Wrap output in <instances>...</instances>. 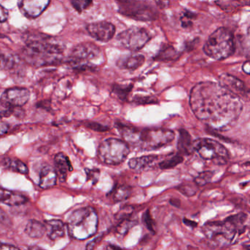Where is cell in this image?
<instances>
[{
    "instance_id": "10",
    "label": "cell",
    "mask_w": 250,
    "mask_h": 250,
    "mask_svg": "<svg viewBox=\"0 0 250 250\" xmlns=\"http://www.w3.org/2000/svg\"><path fill=\"white\" fill-rule=\"evenodd\" d=\"M150 39V35L146 30L137 27L124 30L117 38L118 43L122 47L134 52L144 47Z\"/></svg>"
},
{
    "instance_id": "9",
    "label": "cell",
    "mask_w": 250,
    "mask_h": 250,
    "mask_svg": "<svg viewBox=\"0 0 250 250\" xmlns=\"http://www.w3.org/2000/svg\"><path fill=\"white\" fill-rule=\"evenodd\" d=\"M203 232L209 242L215 247H222L233 244L236 232L224 222H207L203 226Z\"/></svg>"
},
{
    "instance_id": "34",
    "label": "cell",
    "mask_w": 250,
    "mask_h": 250,
    "mask_svg": "<svg viewBox=\"0 0 250 250\" xmlns=\"http://www.w3.org/2000/svg\"><path fill=\"white\" fill-rule=\"evenodd\" d=\"M143 219L146 228L149 230L151 231L153 233H155L156 232V222H155L154 219L152 217L150 210H147L145 212L144 214H143Z\"/></svg>"
},
{
    "instance_id": "38",
    "label": "cell",
    "mask_w": 250,
    "mask_h": 250,
    "mask_svg": "<svg viewBox=\"0 0 250 250\" xmlns=\"http://www.w3.org/2000/svg\"><path fill=\"white\" fill-rule=\"evenodd\" d=\"M86 173H87V181H91L93 184H96L99 181V175H100V171L98 169H86Z\"/></svg>"
},
{
    "instance_id": "7",
    "label": "cell",
    "mask_w": 250,
    "mask_h": 250,
    "mask_svg": "<svg viewBox=\"0 0 250 250\" xmlns=\"http://www.w3.org/2000/svg\"><path fill=\"white\" fill-rule=\"evenodd\" d=\"M129 150L128 144L124 140L109 138L99 146L98 156L102 163L115 166L126 159Z\"/></svg>"
},
{
    "instance_id": "29",
    "label": "cell",
    "mask_w": 250,
    "mask_h": 250,
    "mask_svg": "<svg viewBox=\"0 0 250 250\" xmlns=\"http://www.w3.org/2000/svg\"><path fill=\"white\" fill-rule=\"evenodd\" d=\"M131 194V188L127 186H121L115 189L114 200L115 202H121L126 200Z\"/></svg>"
},
{
    "instance_id": "27",
    "label": "cell",
    "mask_w": 250,
    "mask_h": 250,
    "mask_svg": "<svg viewBox=\"0 0 250 250\" xmlns=\"http://www.w3.org/2000/svg\"><path fill=\"white\" fill-rule=\"evenodd\" d=\"M118 220H119V222L115 228V232L121 235H125L129 230L130 228L135 225L134 221L130 219V217L123 218Z\"/></svg>"
},
{
    "instance_id": "28",
    "label": "cell",
    "mask_w": 250,
    "mask_h": 250,
    "mask_svg": "<svg viewBox=\"0 0 250 250\" xmlns=\"http://www.w3.org/2000/svg\"><path fill=\"white\" fill-rule=\"evenodd\" d=\"M133 86L131 84L129 85H119V84H115L113 87L114 94L121 101H125L131 91Z\"/></svg>"
},
{
    "instance_id": "39",
    "label": "cell",
    "mask_w": 250,
    "mask_h": 250,
    "mask_svg": "<svg viewBox=\"0 0 250 250\" xmlns=\"http://www.w3.org/2000/svg\"><path fill=\"white\" fill-rule=\"evenodd\" d=\"M86 126L93 131H99V132H104V131H108L109 128L106 125H102V124H99L96 122H87L85 124Z\"/></svg>"
},
{
    "instance_id": "22",
    "label": "cell",
    "mask_w": 250,
    "mask_h": 250,
    "mask_svg": "<svg viewBox=\"0 0 250 250\" xmlns=\"http://www.w3.org/2000/svg\"><path fill=\"white\" fill-rule=\"evenodd\" d=\"M178 149L181 155L192 154L194 152L193 141L189 133L185 129L179 130V138L178 141Z\"/></svg>"
},
{
    "instance_id": "1",
    "label": "cell",
    "mask_w": 250,
    "mask_h": 250,
    "mask_svg": "<svg viewBox=\"0 0 250 250\" xmlns=\"http://www.w3.org/2000/svg\"><path fill=\"white\" fill-rule=\"evenodd\" d=\"M190 106L199 120L218 131L232 128L243 109L238 96L221 84L210 82L200 83L193 87Z\"/></svg>"
},
{
    "instance_id": "42",
    "label": "cell",
    "mask_w": 250,
    "mask_h": 250,
    "mask_svg": "<svg viewBox=\"0 0 250 250\" xmlns=\"http://www.w3.org/2000/svg\"><path fill=\"white\" fill-rule=\"evenodd\" d=\"M9 129V125L6 123L0 121V137L5 134Z\"/></svg>"
},
{
    "instance_id": "32",
    "label": "cell",
    "mask_w": 250,
    "mask_h": 250,
    "mask_svg": "<svg viewBox=\"0 0 250 250\" xmlns=\"http://www.w3.org/2000/svg\"><path fill=\"white\" fill-rule=\"evenodd\" d=\"M213 176V172L211 171H204V172H200L198 176L194 180V182L197 186L203 187L206 185L211 181Z\"/></svg>"
},
{
    "instance_id": "41",
    "label": "cell",
    "mask_w": 250,
    "mask_h": 250,
    "mask_svg": "<svg viewBox=\"0 0 250 250\" xmlns=\"http://www.w3.org/2000/svg\"><path fill=\"white\" fill-rule=\"evenodd\" d=\"M9 17V13L6 8L0 5V22H5Z\"/></svg>"
},
{
    "instance_id": "5",
    "label": "cell",
    "mask_w": 250,
    "mask_h": 250,
    "mask_svg": "<svg viewBox=\"0 0 250 250\" xmlns=\"http://www.w3.org/2000/svg\"><path fill=\"white\" fill-rule=\"evenodd\" d=\"M103 62L104 55L102 49L90 42L77 45L68 58V62L71 68L78 71L94 69Z\"/></svg>"
},
{
    "instance_id": "49",
    "label": "cell",
    "mask_w": 250,
    "mask_h": 250,
    "mask_svg": "<svg viewBox=\"0 0 250 250\" xmlns=\"http://www.w3.org/2000/svg\"><path fill=\"white\" fill-rule=\"evenodd\" d=\"M158 5H160L161 7H165L168 5L169 0H156Z\"/></svg>"
},
{
    "instance_id": "40",
    "label": "cell",
    "mask_w": 250,
    "mask_h": 250,
    "mask_svg": "<svg viewBox=\"0 0 250 250\" xmlns=\"http://www.w3.org/2000/svg\"><path fill=\"white\" fill-rule=\"evenodd\" d=\"M0 222L6 226H11L12 225L9 216L7 214L6 212L2 210V208H0Z\"/></svg>"
},
{
    "instance_id": "2",
    "label": "cell",
    "mask_w": 250,
    "mask_h": 250,
    "mask_svg": "<svg viewBox=\"0 0 250 250\" xmlns=\"http://www.w3.org/2000/svg\"><path fill=\"white\" fill-rule=\"evenodd\" d=\"M64 46L52 36L40 33L25 36V46L22 50L24 61L36 67L59 63L62 59Z\"/></svg>"
},
{
    "instance_id": "12",
    "label": "cell",
    "mask_w": 250,
    "mask_h": 250,
    "mask_svg": "<svg viewBox=\"0 0 250 250\" xmlns=\"http://www.w3.org/2000/svg\"><path fill=\"white\" fill-rule=\"evenodd\" d=\"M87 30L90 36L96 41L106 43L115 36V27L106 21H99L88 24Z\"/></svg>"
},
{
    "instance_id": "14",
    "label": "cell",
    "mask_w": 250,
    "mask_h": 250,
    "mask_svg": "<svg viewBox=\"0 0 250 250\" xmlns=\"http://www.w3.org/2000/svg\"><path fill=\"white\" fill-rule=\"evenodd\" d=\"M219 84L238 97L248 96L249 90L245 84L239 79L228 74H224L219 78Z\"/></svg>"
},
{
    "instance_id": "11",
    "label": "cell",
    "mask_w": 250,
    "mask_h": 250,
    "mask_svg": "<svg viewBox=\"0 0 250 250\" xmlns=\"http://www.w3.org/2000/svg\"><path fill=\"white\" fill-rule=\"evenodd\" d=\"M30 92L24 87H12L5 90L0 97V103L7 108L21 107L28 102Z\"/></svg>"
},
{
    "instance_id": "6",
    "label": "cell",
    "mask_w": 250,
    "mask_h": 250,
    "mask_svg": "<svg viewBox=\"0 0 250 250\" xmlns=\"http://www.w3.org/2000/svg\"><path fill=\"white\" fill-rule=\"evenodd\" d=\"M203 50L212 59L222 61L229 58L235 51L232 33L225 27L215 30L208 39Z\"/></svg>"
},
{
    "instance_id": "24",
    "label": "cell",
    "mask_w": 250,
    "mask_h": 250,
    "mask_svg": "<svg viewBox=\"0 0 250 250\" xmlns=\"http://www.w3.org/2000/svg\"><path fill=\"white\" fill-rule=\"evenodd\" d=\"M25 232L30 238H40L46 233V228L39 221L30 220L26 225Z\"/></svg>"
},
{
    "instance_id": "21",
    "label": "cell",
    "mask_w": 250,
    "mask_h": 250,
    "mask_svg": "<svg viewBox=\"0 0 250 250\" xmlns=\"http://www.w3.org/2000/svg\"><path fill=\"white\" fill-rule=\"evenodd\" d=\"M145 57L142 55H131L121 58L118 61V66L122 69L136 70L140 68L145 62Z\"/></svg>"
},
{
    "instance_id": "18",
    "label": "cell",
    "mask_w": 250,
    "mask_h": 250,
    "mask_svg": "<svg viewBox=\"0 0 250 250\" xmlns=\"http://www.w3.org/2000/svg\"><path fill=\"white\" fill-rule=\"evenodd\" d=\"M44 225L47 236L52 241L59 239L65 235V226L62 221L52 219V220L46 221Z\"/></svg>"
},
{
    "instance_id": "36",
    "label": "cell",
    "mask_w": 250,
    "mask_h": 250,
    "mask_svg": "<svg viewBox=\"0 0 250 250\" xmlns=\"http://www.w3.org/2000/svg\"><path fill=\"white\" fill-rule=\"evenodd\" d=\"M133 102L138 104H150L157 103L158 100L152 96H136L133 99Z\"/></svg>"
},
{
    "instance_id": "50",
    "label": "cell",
    "mask_w": 250,
    "mask_h": 250,
    "mask_svg": "<svg viewBox=\"0 0 250 250\" xmlns=\"http://www.w3.org/2000/svg\"><path fill=\"white\" fill-rule=\"evenodd\" d=\"M107 249H121V247H118V246L112 245V244H109V247H107Z\"/></svg>"
},
{
    "instance_id": "43",
    "label": "cell",
    "mask_w": 250,
    "mask_h": 250,
    "mask_svg": "<svg viewBox=\"0 0 250 250\" xmlns=\"http://www.w3.org/2000/svg\"><path fill=\"white\" fill-rule=\"evenodd\" d=\"M102 235H100V236L98 237V238H96V239L93 240V241H92L91 242L89 243L88 244H87V250H93V249L95 248V247H96V244H98V243L100 242L101 240H102Z\"/></svg>"
},
{
    "instance_id": "19",
    "label": "cell",
    "mask_w": 250,
    "mask_h": 250,
    "mask_svg": "<svg viewBox=\"0 0 250 250\" xmlns=\"http://www.w3.org/2000/svg\"><path fill=\"white\" fill-rule=\"evenodd\" d=\"M58 181V175L55 167L47 165L42 169L40 174L39 186L42 188H49L55 187Z\"/></svg>"
},
{
    "instance_id": "47",
    "label": "cell",
    "mask_w": 250,
    "mask_h": 250,
    "mask_svg": "<svg viewBox=\"0 0 250 250\" xmlns=\"http://www.w3.org/2000/svg\"><path fill=\"white\" fill-rule=\"evenodd\" d=\"M169 203L175 207L179 208L181 206V200L177 198H172L169 200Z\"/></svg>"
},
{
    "instance_id": "13",
    "label": "cell",
    "mask_w": 250,
    "mask_h": 250,
    "mask_svg": "<svg viewBox=\"0 0 250 250\" xmlns=\"http://www.w3.org/2000/svg\"><path fill=\"white\" fill-rule=\"evenodd\" d=\"M51 0H21L20 9L26 17L36 19L49 6Z\"/></svg>"
},
{
    "instance_id": "48",
    "label": "cell",
    "mask_w": 250,
    "mask_h": 250,
    "mask_svg": "<svg viewBox=\"0 0 250 250\" xmlns=\"http://www.w3.org/2000/svg\"><path fill=\"white\" fill-rule=\"evenodd\" d=\"M243 71H244L246 74H250V65L249 61H247V62L244 64V65H243Z\"/></svg>"
},
{
    "instance_id": "33",
    "label": "cell",
    "mask_w": 250,
    "mask_h": 250,
    "mask_svg": "<svg viewBox=\"0 0 250 250\" xmlns=\"http://www.w3.org/2000/svg\"><path fill=\"white\" fill-rule=\"evenodd\" d=\"M73 8L78 13H82L91 6L93 0H71Z\"/></svg>"
},
{
    "instance_id": "15",
    "label": "cell",
    "mask_w": 250,
    "mask_h": 250,
    "mask_svg": "<svg viewBox=\"0 0 250 250\" xmlns=\"http://www.w3.org/2000/svg\"><path fill=\"white\" fill-rule=\"evenodd\" d=\"M123 14H125L128 17L137 19L139 20L147 21L155 18V12L147 5L144 4L131 3L125 5L124 10L122 11Z\"/></svg>"
},
{
    "instance_id": "44",
    "label": "cell",
    "mask_w": 250,
    "mask_h": 250,
    "mask_svg": "<svg viewBox=\"0 0 250 250\" xmlns=\"http://www.w3.org/2000/svg\"><path fill=\"white\" fill-rule=\"evenodd\" d=\"M18 250V247H14L11 244H3L0 242V250Z\"/></svg>"
},
{
    "instance_id": "46",
    "label": "cell",
    "mask_w": 250,
    "mask_h": 250,
    "mask_svg": "<svg viewBox=\"0 0 250 250\" xmlns=\"http://www.w3.org/2000/svg\"><path fill=\"white\" fill-rule=\"evenodd\" d=\"M183 222H184V223L187 226L190 227V228H195L197 226V222L189 220V219H186V218H184Z\"/></svg>"
},
{
    "instance_id": "51",
    "label": "cell",
    "mask_w": 250,
    "mask_h": 250,
    "mask_svg": "<svg viewBox=\"0 0 250 250\" xmlns=\"http://www.w3.org/2000/svg\"><path fill=\"white\" fill-rule=\"evenodd\" d=\"M118 1H120V2H126V0H118Z\"/></svg>"
},
{
    "instance_id": "30",
    "label": "cell",
    "mask_w": 250,
    "mask_h": 250,
    "mask_svg": "<svg viewBox=\"0 0 250 250\" xmlns=\"http://www.w3.org/2000/svg\"><path fill=\"white\" fill-rule=\"evenodd\" d=\"M177 55L176 51L174 48L171 46H167L162 49L159 54H158L156 59L158 61H171V60L175 59V56Z\"/></svg>"
},
{
    "instance_id": "8",
    "label": "cell",
    "mask_w": 250,
    "mask_h": 250,
    "mask_svg": "<svg viewBox=\"0 0 250 250\" xmlns=\"http://www.w3.org/2000/svg\"><path fill=\"white\" fill-rule=\"evenodd\" d=\"M194 150L205 160L213 161L218 165H226L229 155L228 149L219 142L209 138H200L193 141Z\"/></svg>"
},
{
    "instance_id": "45",
    "label": "cell",
    "mask_w": 250,
    "mask_h": 250,
    "mask_svg": "<svg viewBox=\"0 0 250 250\" xmlns=\"http://www.w3.org/2000/svg\"><path fill=\"white\" fill-rule=\"evenodd\" d=\"M14 110H13V108H10L9 109L6 111H2V112H0V119H2L4 118H7V117H9L10 115H11V114L13 113Z\"/></svg>"
},
{
    "instance_id": "4",
    "label": "cell",
    "mask_w": 250,
    "mask_h": 250,
    "mask_svg": "<svg viewBox=\"0 0 250 250\" xmlns=\"http://www.w3.org/2000/svg\"><path fill=\"white\" fill-rule=\"evenodd\" d=\"M99 219L97 213L91 207L74 210L67 222L68 232L72 238L85 240L97 232Z\"/></svg>"
},
{
    "instance_id": "37",
    "label": "cell",
    "mask_w": 250,
    "mask_h": 250,
    "mask_svg": "<svg viewBox=\"0 0 250 250\" xmlns=\"http://www.w3.org/2000/svg\"><path fill=\"white\" fill-rule=\"evenodd\" d=\"M195 18V15L193 13L186 11L181 17V24L184 28H188L192 25V20Z\"/></svg>"
},
{
    "instance_id": "26",
    "label": "cell",
    "mask_w": 250,
    "mask_h": 250,
    "mask_svg": "<svg viewBox=\"0 0 250 250\" xmlns=\"http://www.w3.org/2000/svg\"><path fill=\"white\" fill-rule=\"evenodd\" d=\"M183 162H184V158L182 155L176 154L169 159L162 161L159 163V166L162 169H172L182 163Z\"/></svg>"
},
{
    "instance_id": "25",
    "label": "cell",
    "mask_w": 250,
    "mask_h": 250,
    "mask_svg": "<svg viewBox=\"0 0 250 250\" xmlns=\"http://www.w3.org/2000/svg\"><path fill=\"white\" fill-rule=\"evenodd\" d=\"M3 164L7 169H11L14 172H20L21 174L28 173V167H27V165L23 163L21 161L19 160V159L7 158L4 161Z\"/></svg>"
},
{
    "instance_id": "20",
    "label": "cell",
    "mask_w": 250,
    "mask_h": 250,
    "mask_svg": "<svg viewBox=\"0 0 250 250\" xmlns=\"http://www.w3.org/2000/svg\"><path fill=\"white\" fill-rule=\"evenodd\" d=\"M247 220H248V216L242 212L228 216L225 219V222L236 232L238 236L245 232L247 228Z\"/></svg>"
},
{
    "instance_id": "17",
    "label": "cell",
    "mask_w": 250,
    "mask_h": 250,
    "mask_svg": "<svg viewBox=\"0 0 250 250\" xmlns=\"http://www.w3.org/2000/svg\"><path fill=\"white\" fill-rule=\"evenodd\" d=\"M27 200V197L23 194L5 189L0 187V202L3 204L11 206H21Z\"/></svg>"
},
{
    "instance_id": "31",
    "label": "cell",
    "mask_w": 250,
    "mask_h": 250,
    "mask_svg": "<svg viewBox=\"0 0 250 250\" xmlns=\"http://www.w3.org/2000/svg\"><path fill=\"white\" fill-rule=\"evenodd\" d=\"M15 65V59L12 55L0 53V68L10 70Z\"/></svg>"
},
{
    "instance_id": "16",
    "label": "cell",
    "mask_w": 250,
    "mask_h": 250,
    "mask_svg": "<svg viewBox=\"0 0 250 250\" xmlns=\"http://www.w3.org/2000/svg\"><path fill=\"white\" fill-rule=\"evenodd\" d=\"M55 170L58 179L61 182L66 181L68 172L73 170L72 165L66 155L59 153L55 156Z\"/></svg>"
},
{
    "instance_id": "3",
    "label": "cell",
    "mask_w": 250,
    "mask_h": 250,
    "mask_svg": "<svg viewBox=\"0 0 250 250\" xmlns=\"http://www.w3.org/2000/svg\"><path fill=\"white\" fill-rule=\"evenodd\" d=\"M119 132L125 141L147 151L161 148L172 143L175 138L173 131L165 128L140 130L134 126L124 125Z\"/></svg>"
},
{
    "instance_id": "35",
    "label": "cell",
    "mask_w": 250,
    "mask_h": 250,
    "mask_svg": "<svg viewBox=\"0 0 250 250\" xmlns=\"http://www.w3.org/2000/svg\"><path fill=\"white\" fill-rule=\"evenodd\" d=\"M178 188L184 195L187 197H192L197 193V188L191 184H182L179 186Z\"/></svg>"
},
{
    "instance_id": "23",
    "label": "cell",
    "mask_w": 250,
    "mask_h": 250,
    "mask_svg": "<svg viewBox=\"0 0 250 250\" xmlns=\"http://www.w3.org/2000/svg\"><path fill=\"white\" fill-rule=\"evenodd\" d=\"M157 155H149V156H143L141 157L132 158L128 162V166L131 169H146L147 167L150 166L159 159Z\"/></svg>"
}]
</instances>
